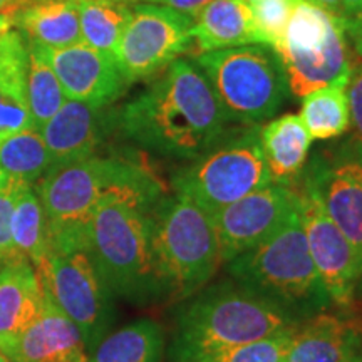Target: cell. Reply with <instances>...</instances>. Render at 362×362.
<instances>
[{
  "instance_id": "21",
  "label": "cell",
  "mask_w": 362,
  "mask_h": 362,
  "mask_svg": "<svg viewBox=\"0 0 362 362\" xmlns=\"http://www.w3.org/2000/svg\"><path fill=\"white\" fill-rule=\"evenodd\" d=\"M357 336L341 319L317 314L298 325L284 362H352Z\"/></svg>"
},
{
  "instance_id": "20",
  "label": "cell",
  "mask_w": 362,
  "mask_h": 362,
  "mask_svg": "<svg viewBox=\"0 0 362 362\" xmlns=\"http://www.w3.org/2000/svg\"><path fill=\"white\" fill-rule=\"evenodd\" d=\"M193 40L200 54L240 45H269L255 24L250 4L243 0H214L208 4L194 19Z\"/></svg>"
},
{
  "instance_id": "31",
  "label": "cell",
  "mask_w": 362,
  "mask_h": 362,
  "mask_svg": "<svg viewBox=\"0 0 362 362\" xmlns=\"http://www.w3.org/2000/svg\"><path fill=\"white\" fill-rule=\"evenodd\" d=\"M297 2L298 0H255L250 4L255 24L274 51L282 44Z\"/></svg>"
},
{
  "instance_id": "33",
  "label": "cell",
  "mask_w": 362,
  "mask_h": 362,
  "mask_svg": "<svg viewBox=\"0 0 362 362\" xmlns=\"http://www.w3.org/2000/svg\"><path fill=\"white\" fill-rule=\"evenodd\" d=\"M346 94L349 104V123H352L356 136L362 141V61L352 66Z\"/></svg>"
},
{
  "instance_id": "19",
  "label": "cell",
  "mask_w": 362,
  "mask_h": 362,
  "mask_svg": "<svg viewBox=\"0 0 362 362\" xmlns=\"http://www.w3.org/2000/svg\"><path fill=\"white\" fill-rule=\"evenodd\" d=\"M29 47L21 33L0 35V141L34 128L27 104Z\"/></svg>"
},
{
  "instance_id": "22",
  "label": "cell",
  "mask_w": 362,
  "mask_h": 362,
  "mask_svg": "<svg viewBox=\"0 0 362 362\" xmlns=\"http://www.w3.org/2000/svg\"><path fill=\"white\" fill-rule=\"evenodd\" d=\"M16 24L39 47L61 49L83 42L76 0H44L16 12Z\"/></svg>"
},
{
  "instance_id": "18",
  "label": "cell",
  "mask_w": 362,
  "mask_h": 362,
  "mask_svg": "<svg viewBox=\"0 0 362 362\" xmlns=\"http://www.w3.org/2000/svg\"><path fill=\"white\" fill-rule=\"evenodd\" d=\"M99 110L101 107L88 103L67 99L61 110L40 128L52 166L94 156L103 138Z\"/></svg>"
},
{
  "instance_id": "6",
  "label": "cell",
  "mask_w": 362,
  "mask_h": 362,
  "mask_svg": "<svg viewBox=\"0 0 362 362\" xmlns=\"http://www.w3.org/2000/svg\"><path fill=\"white\" fill-rule=\"evenodd\" d=\"M149 215L153 243L170 296L189 298L202 291L220 265L211 215L180 193L161 198Z\"/></svg>"
},
{
  "instance_id": "5",
  "label": "cell",
  "mask_w": 362,
  "mask_h": 362,
  "mask_svg": "<svg viewBox=\"0 0 362 362\" xmlns=\"http://www.w3.org/2000/svg\"><path fill=\"white\" fill-rule=\"evenodd\" d=\"M226 265L238 284L300 322L330 304L312 262L298 208L269 238Z\"/></svg>"
},
{
  "instance_id": "25",
  "label": "cell",
  "mask_w": 362,
  "mask_h": 362,
  "mask_svg": "<svg viewBox=\"0 0 362 362\" xmlns=\"http://www.w3.org/2000/svg\"><path fill=\"white\" fill-rule=\"evenodd\" d=\"M76 4L83 42L115 57L133 7L126 0H76Z\"/></svg>"
},
{
  "instance_id": "29",
  "label": "cell",
  "mask_w": 362,
  "mask_h": 362,
  "mask_svg": "<svg viewBox=\"0 0 362 362\" xmlns=\"http://www.w3.org/2000/svg\"><path fill=\"white\" fill-rule=\"evenodd\" d=\"M67 101V96L59 83L56 72L47 64V61L40 56L37 47L29 44V66H27V104L33 117L34 128H40L47 123L62 104Z\"/></svg>"
},
{
  "instance_id": "12",
  "label": "cell",
  "mask_w": 362,
  "mask_h": 362,
  "mask_svg": "<svg viewBox=\"0 0 362 362\" xmlns=\"http://www.w3.org/2000/svg\"><path fill=\"white\" fill-rule=\"evenodd\" d=\"M298 208V193L288 183H270L211 214L220 264H228L279 230Z\"/></svg>"
},
{
  "instance_id": "42",
  "label": "cell",
  "mask_w": 362,
  "mask_h": 362,
  "mask_svg": "<svg viewBox=\"0 0 362 362\" xmlns=\"http://www.w3.org/2000/svg\"><path fill=\"white\" fill-rule=\"evenodd\" d=\"M243 2H247V4H253V2H255V0H243Z\"/></svg>"
},
{
  "instance_id": "9",
  "label": "cell",
  "mask_w": 362,
  "mask_h": 362,
  "mask_svg": "<svg viewBox=\"0 0 362 362\" xmlns=\"http://www.w3.org/2000/svg\"><path fill=\"white\" fill-rule=\"evenodd\" d=\"M37 274L45 292L79 329L86 349L94 351L112 320L110 288L88 250H49Z\"/></svg>"
},
{
  "instance_id": "14",
  "label": "cell",
  "mask_w": 362,
  "mask_h": 362,
  "mask_svg": "<svg viewBox=\"0 0 362 362\" xmlns=\"http://www.w3.org/2000/svg\"><path fill=\"white\" fill-rule=\"evenodd\" d=\"M307 183L319 194L324 210L362 255V160L339 156L317 161Z\"/></svg>"
},
{
  "instance_id": "16",
  "label": "cell",
  "mask_w": 362,
  "mask_h": 362,
  "mask_svg": "<svg viewBox=\"0 0 362 362\" xmlns=\"http://www.w3.org/2000/svg\"><path fill=\"white\" fill-rule=\"evenodd\" d=\"M45 288L27 259L0 269V351L6 352L39 319Z\"/></svg>"
},
{
  "instance_id": "13",
  "label": "cell",
  "mask_w": 362,
  "mask_h": 362,
  "mask_svg": "<svg viewBox=\"0 0 362 362\" xmlns=\"http://www.w3.org/2000/svg\"><path fill=\"white\" fill-rule=\"evenodd\" d=\"M35 47L56 72L67 99L103 107L116 101L128 83L111 54L86 42L61 49Z\"/></svg>"
},
{
  "instance_id": "28",
  "label": "cell",
  "mask_w": 362,
  "mask_h": 362,
  "mask_svg": "<svg viewBox=\"0 0 362 362\" xmlns=\"http://www.w3.org/2000/svg\"><path fill=\"white\" fill-rule=\"evenodd\" d=\"M12 240L16 250L34 265L42 264L49 253V232L42 203L33 187L22 189L17 197L12 216Z\"/></svg>"
},
{
  "instance_id": "23",
  "label": "cell",
  "mask_w": 362,
  "mask_h": 362,
  "mask_svg": "<svg viewBox=\"0 0 362 362\" xmlns=\"http://www.w3.org/2000/svg\"><path fill=\"white\" fill-rule=\"evenodd\" d=\"M310 134L298 115H284L260 129L262 151L272 181L288 183L304 168L310 148Z\"/></svg>"
},
{
  "instance_id": "41",
  "label": "cell",
  "mask_w": 362,
  "mask_h": 362,
  "mask_svg": "<svg viewBox=\"0 0 362 362\" xmlns=\"http://www.w3.org/2000/svg\"><path fill=\"white\" fill-rule=\"evenodd\" d=\"M27 2H30V4H35V2H44V0H27Z\"/></svg>"
},
{
  "instance_id": "34",
  "label": "cell",
  "mask_w": 362,
  "mask_h": 362,
  "mask_svg": "<svg viewBox=\"0 0 362 362\" xmlns=\"http://www.w3.org/2000/svg\"><path fill=\"white\" fill-rule=\"evenodd\" d=\"M144 4H158V6H165L175 11L187 13V16L197 19L198 13L205 8L208 4H211L214 0H139Z\"/></svg>"
},
{
  "instance_id": "30",
  "label": "cell",
  "mask_w": 362,
  "mask_h": 362,
  "mask_svg": "<svg viewBox=\"0 0 362 362\" xmlns=\"http://www.w3.org/2000/svg\"><path fill=\"white\" fill-rule=\"evenodd\" d=\"M298 325L282 329L259 341L225 347L181 362H284Z\"/></svg>"
},
{
  "instance_id": "24",
  "label": "cell",
  "mask_w": 362,
  "mask_h": 362,
  "mask_svg": "<svg viewBox=\"0 0 362 362\" xmlns=\"http://www.w3.org/2000/svg\"><path fill=\"white\" fill-rule=\"evenodd\" d=\"M165 332L153 319L134 320L104 337L88 362H161Z\"/></svg>"
},
{
  "instance_id": "40",
  "label": "cell",
  "mask_w": 362,
  "mask_h": 362,
  "mask_svg": "<svg viewBox=\"0 0 362 362\" xmlns=\"http://www.w3.org/2000/svg\"><path fill=\"white\" fill-rule=\"evenodd\" d=\"M0 362H12V361L8 359V357H7L6 354H4L2 351H0Z\"/></svg>"
},
{
  "instance_id": "1",
  "label": "cell",
  "mask_w": 362,
  "mask_h": 362,
  "mask_svg": "<svg viewBox=\"0 0 362 362\" xmlns=\"http://www.w3.org/2000/svg\"><path fill=\"white\" fill-rule=\"evenodd\" d=\"M228 123L205 72L187 59L171 62L121 116L123 131L136 143L189 161L214 146Z\"/></svg>"
},
{
  "instance_id": "32",
  "label": "cell",
  "mask_w": 362,
  "mask_h": 362,
  "mask_svg": "<svg viewBox=\"0 0 362 362\" xmlns=\"http://www.w3.org/2000/svg\"><path fill=\"white\" fill-rule=\"evenodd\" d=\"M24 188L27 187L7 180L4 188L0 189V267L24 259L16 250L12 240L13 210H16L17 197H19V193Z\"/></svg>"
},
{
  "instance_id": "4",
  "label": "cell",
  "mask_w": 362,
  "mask_h": 362,
  "mask_svg": "<svg viewBox=\"0 0 362 362\" xmlns=\"http://www.w3.org/2000/svg\"><path fill=\"white\" fill-rule=\"evenodd\" d=\"M131 189L156 198L160 188L129 163L90 156L52 166L39 187L49 232V250L89 252V225L107 193Z\"/></svg>"
},
{
  "instance_id": "3",
  "label": "cell",
  "mask_w": 362,
  "mask_h": 362,
  "mask_svg": "<svg viewBox=\"0 0 362 362\" xmlns=\"http://www.w3.org/2000/svg\"><path fill=\"white\" fill-rule=\"evenodd\" d=\"M298 322L245 285H211L176 314L170 346L171 362L259 341Z\"/></svg>"
},
{
  "instance_id": "36",
  "label": "cell",
  "mask_w": 362,
  "mask_h": 362,
  "mask_svg": "<svg viewBox=\"0 0 362 362\" xmlns=\"http://www.w3.org/2000/svg\"><path fill=\"white\" fill-rule=\"evenodd\" d=\"M16 12H0V35L8 33V30L12 29V25L16 24Z\"/></svg>"
},
{
  "instance_id": "7",
  "label": "cell",
  "mask_w": 362,
  "mask_h": 362,
  "mask_svg": "<svg viewBox=\"0 0 362 362\" xmlns=\"http://www.w3.org/2000/svg\"><path fill=\"white\" fill-rule=\"evenodd\" d=\"M197 66L205 72L221 107L235 123L253 126L269 119L287 94L282 62L269 45L203 52L198 54Z\"/></svg>"
},
{
  "instance_id": "26",
  "label": "cell",
  "mask_w": 362,
  "mask_h": 362,
  "mask_svg": "<svg viewBox=\"0 0 362 362\" xmlns=\"http://www.w3.org/2000/svg\"><path fill=\"white\" fill-rule=\"evenodd\" d=\"M0 166L8 181L33 187L52 166L40 131L29 128L0 141Z\"/></svg>"
},
{
  "instance_id": "10",
  "label": "cell",
  "mask_w": 362,
  "mask_h": 362,
  "mask_svg": "<svg viewBox=\"0 0 362 362\" xmlns=\"http://www.w3.org/2000/svg\"><path fill=\"white\" fill-rule=\"evenodd\" d=\"M193 27V17L175 8L144 2L134 6L115 52L121 74L131 83L170 66L192 45Z\"/></svg>"
},
{
  "instance_id": "17",
  "label": "cell",
  "mask_w": 362,
  "mask_h": 362,
  "mask_svg": "<svg viewBox=\"0 0 362 362\" xmlns=\"http://www.w3.org/2000/svg\"><path fill=\"white\" fill-rule=\"evenodd\" d=\"M279 59L288 89L298 98H305L327 86L347 84L352 69L349 40L344 24L339 25L327 42L317 51L282 54Z\"/></svg>"
},
{
  "instance_id": "35",
  "label": "cell",
  "mask_w": 362,
  "mask_h": 362,
  "mask_svg": "<svg viewBox=\"0 0 362 362\" xmlns=\"http://www.w3.org/2000/svg\"><path fill=\"white\" fill-rule=\"evenodd\" d=\"M305 2L314 4V6L324 8L325 12H329L330 16L337 17L342 21V6L341 0H305Z\"/></svg>"
},
{
  "instance_id": "27",
  "label": "cell",
  "mask_w": 362,
  "mask_h": 362,
  "mask_svg": "<svg viewBox=\"0 0 362 362\" xmlns=\"http://www.w3.org/2000/svg\"><path fill=\"white\" fill-rule=\"evenodd\" d=\"M347 84H334L307 94L302 103L300 121L312 139H330L349 128Z\"/></svg>"
},
{
  "instance_id": "11",
  "label": "cell",
  "mask_w": 362,
  "mask_h": 362,
  "mask_svg": "<svg viewBox=\"0 0 362 362\" xmlns=\"http://www.w3.org/2000/svg\"><path fill=\"white\" fill-rule=\"evenodd\" d=\"M298 193V214L317 274L330 302L349 304L362 279V255L330 220L319 194L307 181Z\"/></svg>"
},
{
  "instance_id": "39",
  "label": "cell",
  "mask_w": 362,
  "mask_h": 362,
  "mask_svg": "<svg viewBox=\"0 0 362 362\" xmlns=\"http://www.w3.org/2000/svg\"><path fill=\"white\" fill-rule=\"evenodd\" d=\"M11 4H13V0H0V8L11 6Z\"/></svg>"
},
{
  "instance_id": "15",
  "label": "cell",
  "mask_w": 362,
  "mask_h": 362,
  "mask_svg": "<svg viewBox=\"0 0 362 362\" xmlns=\"http://www.w3.org/2000/svg\"><path fill=\"white\" fill-rule=\"evenodd\" d=\"M12 362H88V349L74 322L45 292L44 312L4 352Z\"/></svg>"
},
{
  "instance_id": "37",
  "label": "cell",
  "mask_w": 362,
  "mask_h": 362,
  "mask_svg": "<svg viewBox=\"0 0 362 362\" xmlns=\"http://www.w3.org/2000/svg\"><path fill=\"white\" fill-rule=\"evenodd\" d=\"M352 362H362V346L361 344H357L354 357H352Z\"/></svg>"
},
{
  "instance_id": "38",
  "label": "cell",
  "mask_w": 362,
  "mask_h": 362,
  "mask_svg": "<svg viewBox=\"0 0 362 362\" xmlns=\"http://www.w3.org/2000/svg\"><path fill=\"white\" fill-rule=\"evenodd\" d=\"M6 181H7V178H6V173H4L2 166H0V189L4 188V185H6Z\"/></svg>"
},
{
  "instance_id": "8",
  "label": "cell",
  "mask_w": 362,
  "mask_h": 362,
  "mask_svg": "<svg viewBox=\"0 0 362 362\" xmlns=\"http://www.w3.org/2000/svg\"><path fill=\"white\" fill-rule=\"evenodd\" d=\"M274 183L255 124L225 133L202 156L173 176L175 193L185 194L208 214Z\"/></svg>"
},
{
  "instance_id": "2",
  "label": "cell",
  "mask_w": 362,
  "mask_h": 362,
  "mask_svg": "<svg viewBox=\"0 0 362 362\" xmlns=\"http://www.w3.org/2000/svg\"><path fill=\"white\" fill-rule=\"evenodd\" d=\"M156 198L131 189L107 193L89 225V255L111 292L133 302L171 297L153 243L148 206Z\"/></svg>"
}]
</instances>
